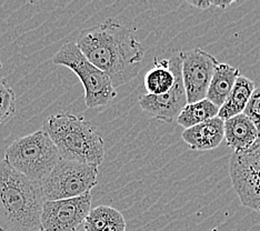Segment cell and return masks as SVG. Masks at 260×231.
I'll return each instance as SVG.
<instances>
[{"mask_svg":"<svg viewBox=\"0 0 260 231\" xmlns=\"http://www.w3.org/2000/svg\"><path fill=\"white\" fill-rule=\"evenodd\" d=\"M76 44L88 60L110 77L115 88L138 76L145 57L134 32L114 18L82 30Z\"/></svg>","mask_w":260,"mask_h":231,"instance_id":"1","label":"cell"},{"mask_svg":"<svg viewBox=\"0 0 260 231\" xmlns=\"http://www.w3.org/2000/svg\"><path fill=\"white\" fill-rule=\"evenodd\" d=\"M41 182L30 180L0 160V231H43L46 203Z\"/></svg>","mask_w":260,"mask_h":231,"instance_id":"2","label":"cell"},{"mask_svg":"<svg viewBox=\"0 0 260 231\" xmlns=\"http://www.w3.org/2000/svg\"><path fill=\"white\" fill-rule=\"evenodd\" d=\"M58 148L62 159L99 167L106 149L102 135L90 121L67 112L47 118L44 128Z\"/></svg>","mask_w":260,"mask_h":231,"instance_id":"3","label":"cell"},{"mask_svg":"<svg viewBox=\"0 0 260 231\" xmlns=\"http://www.w3.org/2000/svg\"><path fill=\"white\" fill-rule=\"evenodd\" d=\"M5 159L18 173L38 182L47 178L62 160L45 129L15 140L6 150Z\"/></svg>","mask_w":260,"mask_h":231,"instance_id":"4","label":"cell"},{"mask_svg":"<svg viewBox=\"0 0 260 231\" xmlns=\"http://www.w3.org/2000/svg\"><path fill=\"white\" fill-rule=\"evenodd\" d=\"M52 63L67 67L77 75L84 86L88 108L107 106L117 97L110 77L88 60L76 43L64 44L52 58Z\"/></svg>","mask_w":260,"mask_h":231,"instance_id":"5","label":"cell"},{"mask_svg":"<svg viewBox=\"0 0 260 231\" xmlns=\"http://www.w3.org/2000/svg\"><path fill=\"white\" fill-rule=\"evenodd\" d=\"M98 167L62 159L41 181L46 200H63L89 193L98 183Z\"/></svg>","mask_w":260,"mask_h":231,"instance_id":"6","label":"cell"},{"mask_svg":"<svg viewBox=\"0 0 260 231\" xmlns=\"http://www.w3.org/2000/svg\"><path fill=\"white\" fill-rule=\"evenodd\" d=\"M229 175L241 205L260 213V138L246 152H234Z\"/></svg>","mask_w":260,"mask_h":231,"instance_id":"7","label":"cell"},{"mask_svg":"<svg viewBox=\"0 0 260 231\" xmlns=\"http://www.w3.org/2000/svg\"><path fill=\"white\" fill-rule=\"evenodd\" d=\"M171 67L176 73V81L170 90L159 96L143 94L139 97V106L147 115L164 122L177 120L180 112L188 105L187 92L182 79L181 51L174 52L169 58Z\"/></svg>","mask_w":260,"mask_h":231,"instance_id":"8","label":"cell"},{"mask_svg":"<svg viewBox=\"0 0 260 231\" xmlns=\"http://www.w3.org/2000/svg\"><path fill=\"white\" fill-rule=\"evenodd\" d=\"M91 204L90 192L72 199L47 200L41 215L43 231H77L81 224L84 226Z\"/></svg>","mask_w":260,"mask_h":231,"instance_id":"9","label":"cell"},{"mask_svg":"<svg viewBox=\"0 0 260 231\" xmlns=\"http://www.w3.org/2000/svg\"><path fill=\"white\" fill-rule=\"evenodd\" d=\"M181 60L182 79L187 92L188 104L206 99L212 76L219 62L211 53L202 48L181 51Z\"/></svg>","mask_w":260,"mask_h":231,"instance_id":"10","label":"cell"},{"mask_svg":"<svg viewBox=\"0 0 260 231\" xmlns=\"http://www.w3.org/2000/svg\"><path fill=\"white\" fill-rule=\"evenodd\" d=\"M181 138L194 151L216 149L224 139V121L219 117H215L197 126L185 129Z\"/></svg>","mask_w":260,"mask_h":231,"instance_id":"11","label":"cell"},{"mask_svg":"<svg viewBox=\"0 0 260 231\" xmlns=\"http://www.w3.org/2000/svg\"><path fill=\"white\" fill-rule=\"evenodd\" d=\"M260 133L245 114L224 120V141L234 152H246L256 145Z\"/></svg>","mask_w":260,"mask_h":231,"instance_id":"12","label":"cell"},{"mask_svg":"<svg viewBox=\"0 0 260 231\" xmlns=\"http://www.w3.org/2000/svg\"><path fill=\"white\" fill-rule=\"evenodd\" d=\"M240 76L241 74L238 68L230 66L226 62L218 63L212 76L207 99L220 108L233 91Z\"/></svg>","mask_w":260,"mask_h":231,"instance_id":"13","label":"cell"},{"mask_svg":"<svg viewBox=\"0 0 260 231\" xmlns=\"http://www.w3.org/2000/svg\"><path fill=\"white\" fill-rule=\"evenodd\" d=\"M255 89V82L248 78V77L241 75L237 82H236L233 91L230 92L229 97L220 107L218 117L224 121L235 116L244 114Z\"/></svg>","mask_w":260,"mask_h":231,"instance_id":"14","label":"cell"},{"mask_svg":"<svg viewBox=\"0 0 260 231\" xmlns=\"http://www.w3.org/2000/svg\"><path fill=\"white\" fill-rule=\"evenodd\" d=\"M175 81L176 73L169 59L153 58V67L147 71L144 80L147 93L152 96L166 93L174 87Z\"/></svg>","mask_w":260,"mask_h":231,"instance_id":"15","label":"cell"},{"mask_svg":"<svg viewBox=\"0 0 260 231\" xmlns=\"http://www.w3.org/2000/svg\"><path fill=\"white\" fill-rule=\"evenodd\" d=\"M219 107L212 104L210 100L204 99L200 102L188 104L184 110L180 112V115L177 118V122L179 126L185 129L197 126L199 123H203L207 120H210L212 118L218 117L219 115Z\"/></svg>","mask_w":260,"mask_h":231,"instance_id":"16","label":"cell"},{"mask_svg":"<svg viewBox=\"0 0 260 231\" xmlns=\"http://www.w3.org/2000/svg\"><path fill=\"white\" fill-rule=\"evenodd\" d=\"M122 213L110 206L102 205L91 209L84 223L85 231H100L114 222L123 221Z\"/></svg>","mask_w":260,"mask_h":231,"instance_id":"17","label":"cell"},{"mask_svg":"<svg viewBox=\"0 0 260 231\" xmlns=\"http://www.w3.org/2000/svg\"><path fill=\"white\" fill-rule=\"evenodd\" d=\"M16 99L14 89L5 78H0V124L15 114Z\"/></svg>","mask_w":260,"mask_h":231,"instance_id":"18","label":"cell"},{"mask_svg":"<svg viewBox=\"0 0 260 231\" xmlns=\"http://www.w3.org/2000/svg\"><path fill=\"white\" fill-rule=\"evenodd\" d=\"M244 114L253 122L260 133V88H256L251 94Z\"/></svg>","mask_w":260,"mask_h":231,"instance_id":"19","label":"cell"},{"mask_svg":"<svg viewBox=\"0 0 260 231\" xmlns=\"http://www.w3.org/2000/svg\"><path fill=\"white\" fill-rule=\"evenodd\" d=\"M100 231H126V220L111 223Z\"/></svg>","mask_w":260,"mask_h":231,"instance_id":"20","label":"cell"},{"mask_svg":"<svg viewBox=\"0 0 260 231\" xmlns=\"http://www.w3.org/2000/svg\"><path fill=\"white\" fill-rule=\"evenodd\" d=\"M189 5L193 6V7H196L198 9H208L210 6H211V2H207V0H198V2H191V0H188L187 2Z\"/></svg>","mask_w":260,"mask_h":231,"instance_id":"21","label":"cell"},{"mask_svg":"<svg viewBox=\"0 0 260 231\" xmlns=\"http://www.w3.org/2000/svg\"><path fill=\"white\" fill-rule=\"evenodd\" d=\"M233 3H235L233 0H230V2H211V6H216V7H219L220 9H224Z\"/></svg>","mask_w":260,"mask_h":231,"instance_id":"22","label":"cell"},{"mask_svg":"<svg viewBox=\"0 0 260 231\" xmlns=\"http://www.w3.org/2000/svg\"><path fill=\"white\" fill-rule=\"evenodd\" d=\"M3 68V63H2V58H0V70Z\"/></svg>","mask_w":260,"mask_h":231,"instance_id":"23","label":"cell"}]
</instances>
